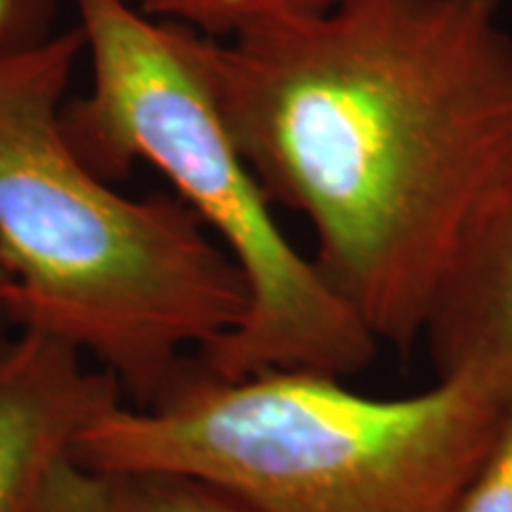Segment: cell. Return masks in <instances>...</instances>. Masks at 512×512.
<instances>
[{"label":"cell","instance_id":"cell-10","mask_svg":"<svg viewBox=\"0 0 512 512\" xmlns=\"http://www.w3.org/2000/svg\"><path fill=\"white\" fill-rule=\"evenodd\" d=\"M453 512H512V396L489 451Z\"/></svg>","mask_w":512,"mask_h":512},{"label":"cell","instance_id":"cell-8","mask_svg":"<svg viewBox=\"0 0 512 512\" xmlns=\"http://www.w3.org/2000/svg\"><path fill=\"white\" fill-rule=\"evenodd\" d=\"M121 512H249L214 486L181 475L112 477Z\"/></svg>","mask_w":512,"mask_h":512},{"label":"cell","instance_id":"cell-2","mask_svg":"<svg viewBox=\"0 0 512 512\" xmlns=\"http://www.w3.org/2000/svg\"><path fill=\"white\" fill-rule=\"evenodd\" d=\"M83 55L79 27L0 53V316L93 358L147 408L238 328L249 292L181 197H128L69 143Z\"/></svg>","mask_w":512,"mask_h":512},{"label":"cell","instance_id":"cell-5","mask_svg":"<svg viewBox=\"0 0 512 512\" xmlns=\"http://www.w3.org/2000/svg\"><path fill=\"white\" fill-rule=\"evenodd\" d=\"M110 373L55 339L17 332L0 347V512H34L48 467L121 403Z\"/></svg>","mask_w":512,"mask_h":512},{"label":"cell","instance_id":"cell-4","mask_svg":"<svg viewBox=\"0 0 512 512\" xmlns=\"http://www.w3.org/2000/svg\"><path fill=\"white\" fill-rule=\"evenodd\" d=\"M91 86L64 102L69 143L95 174L117 181L136 164L169 178L247 283L245 318L195 361L211 375L309 370L347 380L377 342L330 290L313 259L285 238L271 200L223 124L195 36L124 0H72Z\"/></svg>","mask_w":512,"mask_h":512},{"label":"cell","instance_id":"cell-3","mask_svg":"<svg viewBox=\"0 0 512 512\" xmlns=\"http://www.w3.org/2000/svg\"><path fill=\"white\" fill-rule=\"evenodd\" d=\"M508 401L463 375L380 399L332 375L219 377L192 358L162 401H121L72 456L107 477H192L249 512H453Z\"/></svg>","mask_w":512,"mask_h":512},{"label":"cell","instance_id":"cell-12","mask_svg":"<svg viewBox=\"0 0 512 512\" xmlns=\"http://www.w3.org/2000/svg\"><path fill=\"white\" fill-rule=\"evenodd\" d=\"M3 285H5V275H3V271H0V290H3Z\"/></svg>","mask_w":512,"mask_h":512},{"label":"cell","instance_id":"cell-1","mask_svg":"<svg viewBox=\"0 0 512 512\" xmlns=\"http://www.w3.org/2000/svg\"><path fill=\"white\" fill-rule=\"evenodd\" d=\"M223 124L271 204L380 344L422 339L463 230L512 157L501 0H339L195 34Z\"/></svg>","mask_w":512,"mask_h":512},{"label":"cell","instance_id":"cell-6","mask_svg":"<svg viewBox=\"0 0 512 512\" xmlns=\"http://www.w3.org/2000/svg\"><path fill=\"white\" fill-rule=\"evenodd\" d=\"M441 377H472L512 396V157L463 230L422 339Z\"/></svg>","mask_w":512,"mask_h":512},{"label":"cell","instance_id":"cell-9","mask_svg":"<svg viewBox=\"0 0 512 512\" xmlns=\"http://www.w3.org/2000/svg\"><path fill=\"white\" fill-rule=\"evenodd\" d=\"M34 512H121V505L112 477L67 453L48 467Z\"/></svg>","mask_w":512,"mask_h":512},{"label":"cell","instance_id":"cell-11","mask_svg":"<svg viewBox=\"0 0 512 512\" xmlns=\"http://www.w3.org/2000/svg\"><path fill=\"white\" fill-rule=\"evenodd\" d=\"M57 0H0V53L43 43L55 34Z\"/></svg>","mask_w":512,"mask_h":512},{"label":"cell","instance_id":"cell-7","mask_svg":"<svg viewBox=\"0 0 512 512\" xmlns=\"http://www.w3.org/2000/svg\"><path fill=\"white\" fill-rule=\"evenodd\" d=\"M143 15L209 38H228L259 24L316 15L339 0H124Z\"/></svg>","mask_w":512,"mask_h":512}]
</instances>
